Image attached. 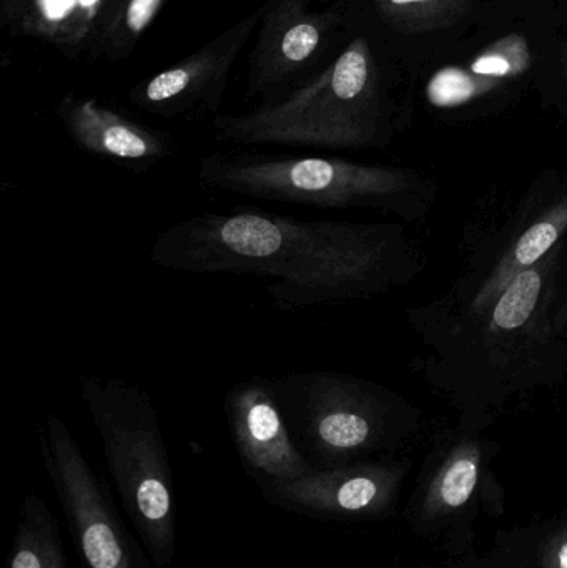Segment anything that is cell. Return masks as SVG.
<instances>
[{"label":"cell","mask_w":567,"mask_h":568,"mask_svg":"<svg viewBox=\"0 0 567 568\" xmlns=\"http://www.w3.org/2000/svg\"><path fill=\"white\" fill-rule=\"evenodd\" d=\"M149 256L173 272L272 278L266 293L280 310L293 311L382 293L402 273L403 243L395 226L243 209L169 226Z\"/></svg>","instance_id":"cell-1"},{"label":"cell","mask_w":567,"mask_h":568,"mask_svg":"<svg viewBox=\"0 0 567 568\" xmlns=\"http://www.w3.org/2000/svg\"><path fill=\"white\" fill-rule=\"evenodd\" d=\"M412 99L408 73L372 32L353 23L326 69L272 103L216 115V139L239 145L369 149L388 142Z\"/></svg>","instance_id":"cell-2"},{"label":"cell","mask_w":567,"mask_h":568,"mask_svg":"<svg viewBox=\"0 0 567 568\" xmlns=\"http://www.w3.org/2000/svg\"><path fill=\"white\" fill-rule=\"evenodd\" d=\"M567 29V0H492L462 39L409 70V90L442 113L488 112L539 89Z\"/></svg>","instance_id":"cell-3"},{"label":"cell","mask_w":567,"mask_h":568,"mask_svg":"<svg viewBox=\"0 0 567 568\" xmlns=\"http://www.w3.org/2000/svg\"><path fill=\"white\" fill-rule=\"evenodd\" d=\"M80 397L140 542L155 568L172 567L176 554L175 493L155 403L142 387L117 377H83Z\"/></svg>","instance_id":"cell-4"},{"label":"cell","mask_w":567,"mask_h":568,"mask_svg":"<svg viewBox=\"0 0 567 568\" xmlns=\"http://www.w3.org/2000/svg\"><path fill=\"white\" fill-rule=\"evenodd\" d=\"M273 384L296 446L318 469L378 459L412 434L413 417L368 381L308 371Z\"/></svg>","instance_id":"cell-5"},{"label":"cell","mask_w":567,"mask_h":568,"mask_svg":"<svg viewBox=\"0 0 567 568\" xmlns=\"http://www.w3.org/2000/svg\"><path fill=\"white\" fill-rule=\"evenodd\" d=\"M199 183L210 192L265 202L398 213L413 192L405 170L322 155L210 153L200 163Z\"/></svg>","instance_id":"cell-6"},{"label":"cell","mask_w":567,"mask_h":568,"mask_svg":"<svg viewBox=\"0 0 567 568\" xmlns=\"http://www.w3.org/2000/svg\"><path fill=\"white\" fill-rule=\"evenodd\" d=\"M498 447L476 433L443 440L423 464L403 519L413 536L448 559L476 552V523L505 514V493L492 470Z\"/></svg>","instance_id":"cell-7"},{"label":"cell","mask_w":567,"mask_h":568,"mask_svg":"<svg viewBox=\"0 0 567 568\" xmlns=\"http://www.w3.org/2000/svg\"><path fill=\"white\" fill-rule=\"evenodd\" d=\"M39 446L80 567L155 568L143 544L126 529L105 480L87 460L59 414H47Z\"/></svg>","instance_id":"cell-8"},{"label":"cell","mask_w":567,"mask_h":568,"mask_svg":"<svg viewBox=\"0 0 567 568\" xmlns=\"http://www.w3.org/2000/svg\"><path fill=\"white\" fill-rule=\"evenodd\" d=\"M315 0H269L256 29L246 77V100L272 103L322 72L353 32L348 17Z\"/></svg>","instance_id":"cell-9"},{"label":"cell","mask_w":567,"mask_h":568,"mask_svg":"<svg viewBox=\"0 0 567 568\" xmlns=\"http://www.w3.org/2000/svg\"><path fill=\"white\" fill-rule=\"evenodd\" d=\"M409 460H362L315 469L298 479L260 487L272 506L306 519L379 523L398 516Z\"/></svg>","instance_id":"cell-10"},{"label":"cell","mask_w":567,"mask_h":568,"mask_svg":"<svg viewBox=\"0 0 567 568\" xmlns=\"http://www.w3.org/2000/svg\"><path fill=\"white\" fill-rule=\"evenodd\" d=\"M260 17L262 10L250 13L192 55L142 80L130 90V102L143 112L165 119L215 113L240 52L259 29Z\"/></svg>","instance_id":"cell-11"},{"label":"cell","mask_w":567,"mask_h":568,"mask_svg":"<svg viewBox=\"0 0 567 568\" xmlns=\"http://www.w3.org/2000/svg\"><path fill=\"white\" fill-rule=\"evenodd\" d=\"M223 407L236 456L256 486L298 479L315 469L293 439L273 379L240 381Z\"/></svg>","instance_id":"cell-12"},{"label":"cell","mask_w":567,"mask_h":568,"mask_svg":"<svg viewBox=\"0 0 567 568\" xmlns=\"http://www.w3.org/2000/svg\"><path fill=\"white\" fill-rule=\"evenodd\" d=\"M489 6L492 0H366L350 22L385 43L408 73L462 39Z\"/></svg>","instance_id":"cell-13"},{"label":"cell","mask_w":567,"mask_h":568,"mask_svg":"<svg viewBox=\"0 0 567 568\" xmlns=\"http://www.w3.org/2000/svg\"><path fill=\"white\" fill-rule=\"evenodd\" d=\"M57 119L83 152L133 170H146L173 153L172 136L150 129L92 97L67 93Z\"/></svg>","instance_id":"cell-14"},{"label":"cell","mask_w":567,"mask_h":568,"mask_svg":"<svg viewBox=\"0 0 567 568\" xmlns=\"http://www.w3.org/2000/svg\"><path fill=\"white\" fill-rule=\"evenodd\" d=\"M120 0H9L0 22L12 36L49 43L70 59H95Z\"/></svg>","instance_id":"cell-15"},{"label":"cell","mask_w":567,"mask_h":568,"mask_svg":"<svg viewBox=\"0 0 567 568\" xmlns=\"http://www.w3.org/2000/svg\"><path fill=\"white\" fill-rule=\"evenodd\" d=\"M566 230L567 196L516 239L515 245L503 255L502 262L479 287L478 294L473 300V311L476 314H485L519 273L528 272L545 260L549 250L558 243Z\"/></svg>","instance_id":"cell-16"},{"label":"cell","mask_w":567,"mask_h":568,"mask_svg":"<svg viewBox=\"0 0 567 568\" xmlns=\"http://www.w3.org/2000/svg\"><path fill=\"white\" fill-rule=\"evenodd\" d=\"M9 568H67L59 523L39 494H29L20 507Z\"/></svg>","instance_id":"cell-17"},{"label":"cell","mask_w":567,"mask_h":568,"mask_svg":"<svg viewBox=\"0 0 567 568\" xmlns=\"http://www.w3.org/2000/svg\"><path fill=\"white\" fill-rule=\"evenodd\" d=\"M495 537L528 568H567V509L525 526L498 530Z\"/></svg>","instance_id":"cell-18"},{"label":"cell","mask_w":567,"mask_h":568,"mask_svg":"<svg viewBox=\"0 0 567 568\" xmlns=\"http://www.w3.org/2000/svg\"><path fill=\"white\" fill-rule=\"evenodd\" d=\"M165 2L166 0H120L109 29L97 49L95 59L120 60L129 57Z\"/></svg>","instance_id":"cell-19"},{"label":"cell","mask_w":567,"mask_h":568,"mask_svg":"<svg viewBox=\"0 0 567 568\" xmlns=\"http://www.w3.org/2000/svg\"><path fill=\"white\" fill-rule=\"evenodd\" d=\"M538 92L545 97L546 102L567 110V29L559 40Z\"/></svg>","instance_id":"cell-20"},{"label":"cell","mask_w":567,"mask_h":568,"mask_svg":"<svg viewBox=\"0 0 567 568\" xmlns=\"http://www.w3.org/2000/svg\"><path fill=\"white\" fill-rule=\"evenodd\" d=\"M399 568H528L526 564L509 549L502 540L496 539L493 542L492 550L486 554H469L459 559H448L445 566H418V567H399Z\"/></svg>","instance_id":"cell-21"},{"label":"cell","mask_w":567,"mask_h":568,"mask_svg":"<svg viewBox=\"0 0 567 568\" xmlns=\"http://www.w3.org/2000/svg\"><path fill=\"white\" fill-rule=\"evenodd\" d=\"M366 0H326L328 6L336 7V9L342 10L346 17H353L363 6H365Z\"/></svg>","instance_id":"cell-22"},{"label":"cell","mask_w":567,"mask_h":568,"mask_svg":"<svg viewBox=\"0 0 567 568\" xmlns=\"http://www.w3.org/2000/svg\"><path fill=\"white\" fill-rule=\"evenodd\" d=\"M7 2H9V0H0V6H6Z\"/></svg>","instance_id":"cell-23"},{"label":"cell","mask_w":567,"mask_h":568,"mask_svg":"<svg viewBox=\"0 0 567 568\" xmlns=\"http://www.w3.org/2000/svg\"><path fill=\"white\" fill-rule=\"evenodd\" d=\"M495 2H499V0H495Z\"/></svg>","instance_id":"cell-24"}]
</instances>
